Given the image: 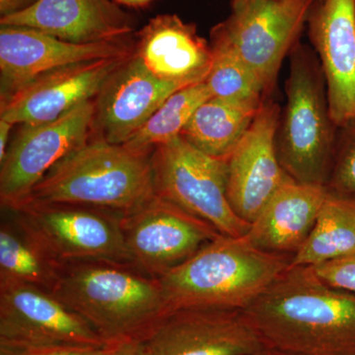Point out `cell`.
Instances as JSON below:
<instances>
[{
  "label": "cell",
  "mask_w": 355,
  "mask_h": 355,
  "mask_svg": "<svg viewBox=\"0 0 355 355\" xmlns=\"http://www.w3.org/2000/svg\"><path fill=\"white\" fill-rule=\"evenodd\" d=\"M0 25L31 28L80 44L127 41L135 30L132 16L114 0H39L0 18Z\"/></svg>",
  "instance_id": "ac0fdd59"
},
{
  "label": "cell",
  "mask_w": 355,
  "mask_h": 355,
  "mask_svg": "<svg viewBox=\"0 0 355 355\" xmlns=\"http://www.w3.org/2000/svg\"><path fill=\"white\" fill-rule=\"evenodd\" d=\"M114 1L116 2L118 4H121V6L139 8V7H146L148 6L153 0H114Z\"/></svg>",
  "instance_id": "1f68e13d"
},
{
  "label": "cell",
  "mask_w": 355,
  "mask_h": 355,
  "mask_svg": "<svg viewBox=\"0 0 355 355\" xmlns=\"http://www.w3.org/2000/svg\"><path fill=\"white\" fill-rule=\"evenodd\" d=\"M279 105L266 99L251 127L227 159V197L243 220L253 223L272 196L291 178L275 146Z\"/></svg>",
  "instance_id": "4fadbf2b"
},
{
  "label": "cell",
  "mask_w": 355,
  "mask_h": 355,
  "mask_svg": "<svg viewBox=\"0 0 355 355\" xmlns=\"http://www.w3.org/2000/svg\"><path fill=\"white\" fill-rule=\"evenodd\" d=\"M0 224V284H22L53 291L60 265L51 260L12 212Z\"/></svg>",
  "instance_id": "44dd1931"
},
{
  "label": "cell",
  "mask_w": 355,
  "mask_h": 355,
  "mask_svg": "<svg viewBox=\"0 0 355 355\" xmlns=\"http://www.w3.org/2000/svg\"><path fill=\"white\" fill-rule=\"evenodd\" d=\"M312 268L329 286L355 294V252Z\"/></svg>",
  "instance_id": "4316f807"
},
{
  "label": "cell",
  "mask_w": 355,
  "mask_h": 355,
  "mask_svg": "<svg viewBox=\"0 0 355 355\" xmlns=\"http://www.w3.org/2000/svg\"><path fill=\"white\" fill-rule=\"evenodd\" d=\"M153 153L90 139L58 162L27 200L127 216L156 196Z\"/></svg>",
  "instance_id": "3957f363"
},
{
  "label": "cell",
  "mask_w": 355,
  "mask_h": 355,
  "mask_svg": "<svg viewBox=\"0 0 355 355\" xmlns=\"http://www.w3.org/2000/svg\"><path fill=\"white\" fill-rule=\"evenodd\" d=\"M39 0H0V15L1 17L21 12L34 6Z\"/></svg>",
  "instance_id": "f546056e"
},
{
  "label": "cell",
  "mask_w": 355,
  "mask_h": 355,
  "mask_svg": "<svg viewBox=\"0 0 355 355\" xmlns=\"http://www.w3.org/2000/svg\"><path fill=\"white\" fill-rule=\"evenodd\" d=\"M329 193L355 200V120L338 128Z\"/></svg>",
  "instance_id": "484cf974"
},
{
  "label": "cell",
  "mask_w": 355,
  "mask_h": 355,
  "mask_svg": "<svg viewBox=\"0 0 355 355\" xmlns=\"http://www.w3.org/2000/svg\"><path fill=\"white\" fill-rule=\"evenodd\" d=\"M355 252V200L329 193L291 266H315Z\"/></svg>",
  "instance_id": "603a6c76"
},
{
  "label": "cell",
  "mask_w": 355,
  "mask_h": 355,
  "mask_svg": "<svg viewBox=\"0 0 355 355\" xmlns=\"http://www.w3.org/2000/svg\"><path fill=\"white\" fill-rule=\"evenodd\" d=\"M258 355H291L287 354H284V352H277V350L263 349L261 350L260 354Z\"/></svg>",
  "instance_id": "836d02e7"
},
{
  "label": "cell",
  "mask_w": 355,
  "mask_h": 355,
  "mask_svg": "<svg viewBox=\"0 0 355 355\" xmlns=\"http://www.w3.org/2000/svg\"><path fill=\"white\" fill-rule=\"evenodd\" d=\"M103 347H57L22 350L24 355H99Z\"/></svg>",
  "instance_id": "f1b7e54d"
},
{
  "label": "cell",
  "mask_w": 355,
  "mask_h": 355,
  "mask_svg": "<svg viewBox=\"0 0 355 355\" xmlns=\"http://www.w3.org/2000/svg\"><path fill=\"white\" fill-rule=\"evenodd\" d=\"M99 355H146L140 338H121L105 345Z\"/></svg>",
  "instance_id": "83f0119b"
},
{
  "label": "cell",
  "mask_w": 355,
  "mask_h": 355,
  "mask_svg": "<svg viewBox=\"0 0 355 355\" xmlns=\"http://www.w3.org/2000/svg\"><path fill=\"white\" fill-rule=\"evenodd\" d=\"M95 100L58 120L21 125L0 162L1 207L25 202L44 177L62 159L91 139Z\"/></svg>",
  "instance_id": "9c48e42d"
},
{
  "label": "cell",
  "mask_w": 355,
  "mask_h": 355,
  "mask_svg": "<svg viewBox=\"0 0 355 355\" xmlns=\"http://www.w3.org/2000/svg\"><path fill=\"white\" fill-rule=\"evenodd\" d=\"M130 55L81 62L40 76L0 100V119L15 125L58 120L84 103L94 101L110 76Z\"/></svg>",
  "instance_id": "9a60e30c"
},
{
  "label": "cell",
  "mask_w": 355,
  "mask_h": 355,
  "mask_svg": "<svg viewBox=\"0 0 355 355\" xmlns=\"http://www.w3.org/2000/svg\"><path fill=\"white\" fill-rule=\"evenodd\" d=\"M316 0H232L230 14L209 41L227 46L272 98L279 70L299 43Z\"/></svg>",
  "instance_id": "8992f818"
},
{
  "label": "cell",
  "mask_w": 355,
  "mask_h": 355,
  "mask_svg": "<svg viewBox=\"0 0 355 355\" xmlns=\"http://www.w3.org/2000/svg\"><path fill=\"white\" fill-rule=\"evenodd\" d=\"M292 257L266 253L244 237L221 235L157 277L167 311L184 307L245 310L291 266Z\"/></svg>",
  "instance_id": "277c9868"
},
{
  "label": "cell",
  "mask_w": 355,
  "mask_h": 355,
  "mask_svg": "<svg viewBox=\"0 0 355 355\" xmlns=\"http://www.w3.org/2000/svg\"><path fill=\"white\" fill-rule=\"evenodd\" d=\"M265 349L291 355H355V294L312 266H289L243 310Z\"/></svg>",
  "instance_id": "6da1fadb"
},
{
  "label": "cell",
  "mask_w": 355,
  "mask_h": 355,
  "mask_svg": "<svg viewBox=\"0 0 355 355\" xmlns=\"http://www.w3.org/2000/svg\"><path fill=\"white\" fill-rule=\"evenodd\" d=\"M121 224L132 266L153 277L182 265L221 236L207 222L158 196L123 216Z\"/></svg>",
  "instance_id": "30bf717a"
},
{
  "label": "cell",
  "mask_w": 355,
  "mask_h": 355,
  "mask_svg": "<svg viewBox=\"0 0 355 355\" xmlns=\"http://www.w3.org/2000/svg\"><path fill=\"white\" fill-rule=\"evenodd\" d=\"M0 100L35 79L69 65L128 57L127 41L73 44L31 28L0 25Z\"/></svg>",
  "instance_id": "5bb4252c"
},
{
  "label": "cell",
  "mask_w": 355,
  "mask_h": 355,
  "mask_svg": "<svg viewBox=\"0 0 355 355\" xmlns=\"http://www.w3.org/2000/svg\"><path fill=\"white\" fill-rule=\"evenodd\" d=\"M327 196L326 186L291 180L268 200L245 239L261 251L293 258L309 237Z\"/></svg>",
  "instance_id": "ffe728a7"
},
{
  "label": "cell",
  "mask_w": 355,
  "mask_h": 355,
  "mask_svg": "<svg viewBox=\"0 0 355 355\" xmlns=\"http://www.w3.org/2000/svg\"><path fill=\"white\" fill-rule=\"evenodd\" d=\"M51 293L107 343L141 338L167 311L157 277L125 263H64Z\"/></svg>",
  "instance_id": "7a4b0ae2"
},
{
  "label": "cell",
  "mask_w": 355,
  "mask_h": 355,
  "mask_svg": "<svg viewBox=\"0 0 355 355\" xmlns=\"http://www.w3.org/2000/svg\"><path fill=\"white\" fill-rule=\"evenodd\" d=\"M286 93L275 135L280 164L298 183L326 186L338 127L331 116L319 58L313 48L300 42L289 55Z\"/></svg>",
  "instance_id": "5b68a950"
},
{
  "label": "cell",
  "mask_w": 355,
  "mask_h": 355,
  "mask_svg": "<svg viewBox=\"0 0 355 355\" xmlns=\"http://www.w3.org/2000/svg\"><path fill=\"white\" fill-rule=\"evenodd\" d=\"M14 125H15L10 121L0 119V162L6 158L9 144H10L9 137H10Z\"/></svg>",
  "instance_id": "4dcf8cb0"
},
{
  "label": "cell",
  "mask_w": 355,
  "mask_h": 355,
  "mask_svg": "<svg viewBox=\"0 0 355 355\" xmlns=\"http://www.w3.org/2000/svg\"><path fill=\"white\" fill-rule=\"evenodd\" d=\"M212 65L205 79L212 97L245 108L260 110L266 101L265 91L241 60L218 42L209 41Z\"/></svg>",
  "instance_id": "d4e9b609"
},
{
  "label": "cell",
  "mask_w": 355,
  "mask_h": 355,
  "mask_svg": "<svg viewBox=\"0 0 355 355\" xmlns=\"http://www.w3.org/2000/svg\"><path fill=\"white\" fill-rule=\"evenodd\" d=\"M307 24L331 116L340 128L355 120V0H316Z\"/></svg>",
  "instance_id": "2e32d148"
},
{
  "label": "cell",
  "mask_w": 355,
  "mask_h": 355,
  "mask_svg": "<svg viewBox=\"0 0 355 355\" xmlns=\"http://www.w3.org/2000/svg\"><path fill=\"white\" fill-rule=\"evenodd\" d=\"M12 212L49 257L62 266L77 261L132 265L123 232V216L109 210L27 200Z\"/></svg>",
  "instance_id": "52a82bcc"
},
{
  "label": "cell",
  "mask_w": 355,
  "mask_h": 355,
  "mask_svg": "<svg viewBox=\"0 0 355 355\" xmlns=\"http://www.w3.org/2000/svg\"><path fill=\"white\" fill-rule=\"evenodd\" d=\"M135 55L154 76L181 87L205 81L212 65L209 42L176 14L149 20L137 34Z\"/></svg>",
  "instance_id": "d6986e66"
},
{
  "label": "cell",
  "mask_w": 355,
  "mask_h": 355,
  "mask_svg": "<svg viewBox=\"0 0 355 355\" xmlns=\"http://www.w3.org/2000/svg\"><path fill=\"white\" fill-rule=\"evenodd\" d=\"M211 97L205 81L179 89L123 146L139 150H153L156 146L171 141L181 135L198 107Z\"/></svg>",
  "instance_id": "cb8c5ba5"
},
{
  "label": "cell",
  "mask_w": 355,
  "mask_h": 355,
  "mask_svg": "<svg viewBox=\"0 0 355 355\" xmlns=\"http://www.w3.org/2000/svg\"><path fill=\"white\" fill-rule=\"evenodd\" d=\"M182 88L154 76L133 51L96 97L93 132L109 144H127L165 100Z\"/></svg>",
  "instance_id": "e0dca14e"
},
{
  "label": "cell",
  "mask_w": 355,
  "mask_h": 355,
  "mask_svg": "<svg viewBox=\"0 0 355 355\" xmlns=\"http://www.w3.org/2000/svg\"><path fill=\"white\" fill-rule=\"evenodd\" d=\"M155 193L221 235L244 237L251 223L231 207L227 197V160L198 150L181 137L153 149Z\"/></svg>",
  "instance_id": "ba28073f"
},
{
  "label": "cell",
  "mask_w": 355,
  "mask_h": 355,
  "mask_svg": "<svg viewBox=\"0 0 355 355\" xmlns=\"http://www.w3.org/2000/svg\"><path fill=\"white\" fill-rule=\"evenodd\" d=\"M106 340L51 292L22 284H0V345L29 350L103 347Z\"/></svg>",
  "instance_id": "8fae6325"
},
{
  "label": "cell",
  "mask_w": 355,
  "mask_h": 355,
  "mask_svg": "<svg viewBox=\"0 0 355 355\" xmlns=\"http://www.w3.org/2000/svg\"><path fill=\"white\" fill-rule=\"evenodd\" d=\"M146 355H258L265 349L242 310L166 311L141 336Z\"/></svg>",
  "instance_id": "7c38bea8"
},
{
  "label": "cell",
  "mask_w": 355,
  "mask_h": 355,
  "mask_svg": "<svg viewBox=\"0 0 355 355\" xmlns=\"http://www.w3.org/2000/svg\"><path fill=\"white\" fill-rule=\"evenodd\" d=\"M0 355H24V352L16 347L0 345Z\"/></svg>",
  "instance_id": "d6a6232c"
},
{
  "label": "cell",
  "mask_w": 355,
  "mask_h": 355,
  "mask_svg": "<svg viewBox=\"0 0 355 355\" xmlns=\"http://www.w3.org/2000/svg\"><path fill=\"white\" fill-rule=\"evenodd\" d=\"M259 111L211 97L193 113L181 137L207 155L227 159Z\"/></svg>",
  "instance_id": "7402d4cb"
}]
</instances>
